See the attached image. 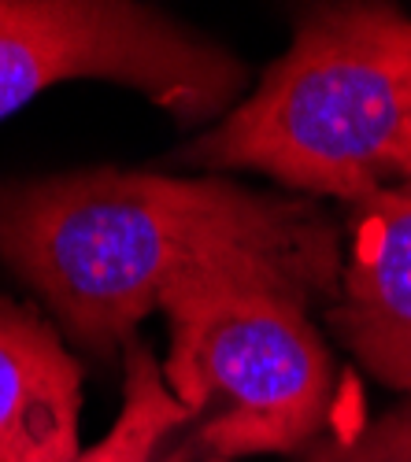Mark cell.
<instances>
[{
	"label": "cell",
	"mask_w": 411,
	"mask_h": 462,
	"mask_svg": "<svg viewBox=\"0 0 411 462\" xmlns=\"http://www.w3.org/2000/svg\"><path fill=\"white\" fill-rule=\"evenodd\" d=\"M0 263L74 344L111 356L163 296L204 278H252L333 303L341 234L301 197L93 167L0 181Z\"/></svg>",
	"instance_id": "1"
},
{
	"label": "cell",
	"mask_w": 411,
	"mask_h": 462,
	"mask_svg": "<svg viewBox=\"0 0 411 462\" xmlns=\"http://www.w3.org/2000/svg\"><path fill=\"white\" fill-rule=\"evenodd\" d=\"M178 160L352 208L411 189V19L389 5L304 15L256 93Z\"/></svg>",
	"instance_id": "2"
},
{
	"label": "cell",
	"mask_w": 411,
	"mask_h": 462,
	"mask_svg": "<svg viewBox=\"0 0 411 462\" xmlns=\"http://www.w3.org/2000/svg\"><path fill=\"white\" fill-rule=\"evenodd\" d=\"M308 300L252 278H204L163 296L167 389L204 458L312 451L333 403V359Z\"/></svg>",
	"instance_id": "3"
},
{
	"label": "cell",
	"mask_w": 411,
	"mask_h": 462,
	"mask_svg": "<svg viewBox=\"0 0 411 462\" xmlns=\"http://www.w3.org/2000/svg\"><path fill=\"white\" fill-rule=\"evenodd\" d=\"M70 79L141 89L182 123H201L241 93L245 67L156 8L0 0V119Z\"/></svg>",
	"instance_id": "4"
},
{
	"label": "cell",
	"mask_w": 411,
	"mask_h": 462,
	"mask_svg": "<svg viewBox=\"0 0 411 462\" xmlns=\"http://www.w3.org/2000/svg\"><path fill=\"white\" fill-rule=\"evenodd\" d=\"M326 326L367 374L411 396V189L356 204Z\"/></svg>",
	"instance_id": "5"
},
{
	"label": "cell",
	"mask_w": 411,
	"mask_h": 462,
	"mask_svg": "<svg viewBox=\"0 0 411 462\" xmlns=\"http://www.w3.org/2000/svg\"><path fill=\"white\" fill-rule=\"evenodd\" d=\"M82 366L60 333L0 296V462L79 458Z\"/></svg>",
	"instance_id": "6"
},
{
	"label": "cell",
	"mask_w": 411,
	"mask_h": 462,
	"mask_svg": "<svg viewBox=\"0 0 411 462\" xmlns=\"http://www.w3.org/2000/svg\"><path fill=\"white\" fill-rule=\"evenodd\" d=\"M190 411L167 389L163 366L137 337L123 344V411L100 444L74 462H197Z\"/></svg>",
	"instance_id": "7"
},
{
	"label": "cell",
	"mask_w": 411,
	"mask_h": 462,
	"mask_svg": "<svg viewBox=\"0 0 411 462\" xmlns=\"http://www.w3.org/2000/svg\"><path fill=\"white\" fill-rule=\"evenodd\" d=\"M304 462H411V396L349 437L319 440Z\"/></svg>",
	"instance_id": "8"
},
{
	"label": "cell",
	"mask_w": 411,
	"mask_h": 462,
	"mask_svg": "<svg viewBox=\"0 0 411 462\" xmlns=\"http://www.w3.org/2000/svg\"><path fill=\"white\" fill-rule=\"evenodd\" d=\"M208 462H234V458H208Z\"/></svg>",
	"instance_id": "9"
}]
</instances>
